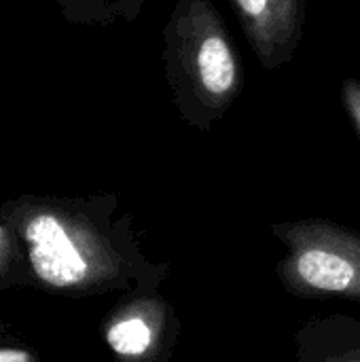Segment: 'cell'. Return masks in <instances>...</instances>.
I'll use <instances>...</instances> for the list:
<instances>
[{"instance_id":"6da1fadb","label":"cell","mask_w":360,"mask_h":362,"mask_svg":"<svg viewBox=\"0 0 360 362\" xmlns=\"http://www.w3.org/2000/svg\"><path fill=\"white\" fill-rule=\"evenodd\" d=\"M117 199L19 195L0 214L19 238L30 276L45 288L85 295L117 286L125 272V238L112 221Z\"/></svg>"},{"instance_id":"7a4b0ae2","label":"cell","mask_w":360,"mask_h":362,"mask_svg":"<svg viewBox=\"0 0 360 362\" xmlns=\"http://www.w3.org/2000/svg\"><path fill=\"white\" fill-rule=\"evenodd\" d=\"M163 74L178 117L202 134L240 98L242 59L212 0H176L163 25Z\"/></svg>"},{"instance_id":"3957f363","label":"cell","mask_w":360,"mask_h":362,"mask_svg":"<svg viewBox=\"0 0 360 362\" xmlns=\"http://www.w3.org/2000/svg\"><path fill=\"white\" fill-rule=\"evenodd\" d=\"M284 242L282 276L306 297L360 301V235L329 221H297L274 227Z\"/></svg>"},{"instance_id":"277c9868","label":"cell","mask_w":360,"mask_h":362,"mask_svg":"<svg viewBox=\"0 0 360 362\" xmlns=\"http://www.w3.org/2000/svg\"><path fill=\"white\" fill-rule=\"evenodd\" d=\"M250 49L265 70L293 62L306 25V0H231Z\"/></svg>"},{"instance_id":"5b68a950","label":"cell","mask_w":360,"mask_h":362,"mask_svg":"<svg viewBox=\"0 0 360 362\" xmlns=\"http://www.w3.org/2000/svg\"><path fill=\"white\" fill-rule=\"evenodd\" d=\"M163 331V308L153 299H140L117 310L104 331L110 352L121 362L149 361Z\"/></svg>"},{"instance_id":"8992f818","label":"cell","mask_w":360,"mask_h":362,"mask_svg":"<svg viewBox=\"0 0 360 362\" xmlns=\"http://www.w3.org/2000/svg\"><path fill=\"white\" fill-rule=\"evenodd\" d=\"M72 25L132 23L140 17L146 0H51Z\"/></svg>"},{"instance_id":"52a82bcc","label":"cell","mask_w":360,"mask_h":362,"mask_svg":"<svg viewBox=\"0 0 360 362\" xmlns=\"http://www.w3.org/2000/svg\"><path fill=\"white\" fill-rule=\"evenodd\" d=\"M21 272H28V265L19 238L0 214V288H6L11 284H17V280H23Z\"/></svg>"},{"instance_id":"ba28073f","label":"cell","mask_w":360,"mask_h":362,"mask_svg":"<svg viewBox=\"0 0 360 362\" xmlns=\"http://www.w3.org/2000/svg\"><path fill=\"white\" fill-rule=\"evenodd\" d=\"M342 98L350 115V121L360 136V78H346L342 83Z\"/></svg>"},{"instance_id":"9c48e42d","label":"cell","mask_w":360,"mask_h":362,"mask_svg":"<svg viewBox=\"0 0 360 362\" xmlns=\"http://www.w3.org/2000/svg\"><path fill=\"white\" fill-rule=\"evenodd\" d=\"M0 362H36V358L23 346H0Z\"/></svg>"},{"instance_id":"30bf717a","label":"cell","mask_w":360,"mask_h":362,"mask_svg":"<svg viewBox=\"0 0 360 362\" xmlns=\"http://www.w3.org/2000/svg\"><path fill=\"white\" fill-rule=\"evenodd\" d=\"M329 362H360V352H348V354H342Z\"/></svg>"}]
</instances>
